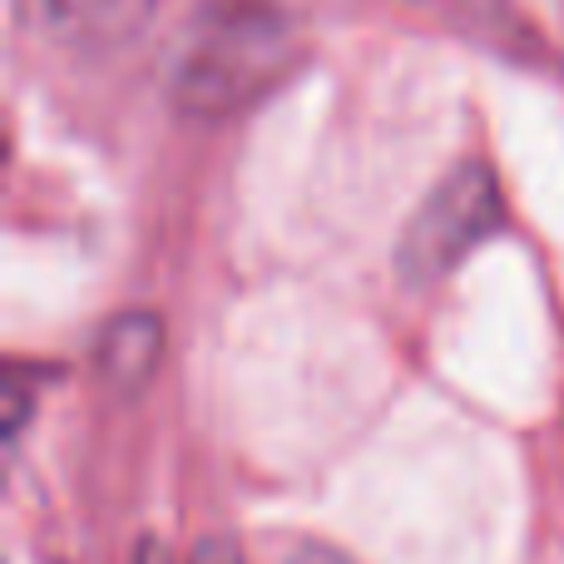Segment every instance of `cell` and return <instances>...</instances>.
Returning <instances> with one entry per match:
<instances>
[{
  "instance_id": "6da1fadb",
  "label": "cell",
  "mask_w": 564,
  "mask_h": 564,
  "mask_svg": "<svg viewBox=\"0 0 564 564\" xmlns=\"http://www.w3.org/2000/svg\"><path fill=\"white\" fill-rule=\"evenodd\" d=\"M506 224L500 208L496 174L486 164H460L436 194L426 198L416 218H411L406 238H401V278L411 288H431L496 228Z\"/></svg>"
},
{
  "instance_id": "277c9868",
  "label": "cell",
  "mask_w": 564,
  "mask_h": 564,
  "mask_svg": "<svg viewBox=\"0 0 564 564\" xmlns=\"http://www.w3.org/2000/svg\"><path fill=\"white\" fill-rule=\"evenodd\" d=\"M288 564H351V560H347V555H337V550H327V545H302Z\"/></svg>"
},
{
  "instance_id": "7a4b0ae2",
  "label": "cell",
  "mask_w": 564,
  "mask_h": 564,
  "mask_svg": "<svg viewBox=\"0 0 564 564\" xmlns=\"http://www.w3.org/2000/svg\"><path fill=\"white\" fill-rule=\"evenodd\" d=\"M149 10L154 0H45L50 25L75 45H124Z\"/></svg>"
},
{
  "instance_id": "3957f363",
  "label": "cell",
  "mask_w": 564,
  "mask_h": 564,
  "mask_svg": "<svg viewBox=\"0 0 564 564\" xmlns=\"http://www.w3.org/2000/svg\"><path fill=\"white\" fill-rule=\"evenodd\" d=\"M188 564H248V560L238 555V545H228V540H204Z\"/></svg>"
}]
</instances>
